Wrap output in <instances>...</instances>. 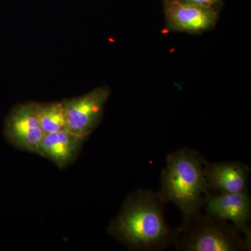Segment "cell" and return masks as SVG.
Returning <instances> with one entry per match:
<instances>
[{"label": "cell", "mask_w": 251, "mask_h": 251, "mask_svg": "<svg viewBox=\"0 0 251 251\" xmlns=\"http://www.w3.org/2000/svg\"><path fill=\"white\" fill-rule=\"evenodd\" d=\"M110 95V88L103 86L81 97L63 100L67 129L87 138L101 121Z\"/></svg>", "instance_id": "4"}, {"label": "cell", "mask_w": 251, "mask_h": 251, "mask_svg": "<svg viewBox=\"0 0 251 251\" xmlns=\"http://www.w3.org/2000/svg\"><path fill=\"white\" fill-rule=\"evenodd\" d=\"M167 27L171 30L198 34L211 29L216 23L214 8L188 4L179 0H165Z\"/></svg>", "instance_id": "7"}, {"label": "cell", "mask_w": 251, "mask_h": 251, "mask_svg": "<svg viewBox=\"0 0 251 251\" xmlns=\"http://www.w3.org/2000/svg\"><path fill=\"white\" fill-rule=\"evenodd\" d=\"M249 167L242 162L208 163L205 179L208 191L216 193H240L247 191Z\"/></svg>", "instance_id": "8"}, {"label": "cell", "mask_w": 251, "mask_h": 251, "mask_svg": "<svg viewBox=\"0 0 251 251\" xmlns=\"http://www.w3.org/2000/svg\"><path fill=\"white\" fill-rule=\"evenodd\" d=\"M4 135L15 148L37 153L45 133L39 124L35 102L19 104L11 110L5 122Z\"/></svg>", "instance_id": "5"}, {"label": "cell", "mask_w": 251, "mask_h": 251, "mask_svg": "<svg viewBox=\"0 0 251 251\" xmlns=\"http://www.w3.org/2000/svg\"><path fill=\"white\" fill-rule=\"evenodd\" d=\"M207 214L229 221L246 237L251 239V204L249 191L240 193H211L205 195Z\"/></svg>", "instance_id": "6"}, {"label": "cell", "mask_w": 251, "mask_h": 251, "mask_svg": "<svg viewBox=\"0 0 251 251\" xmlns=\"http://www.w3.org/2000/svg\"><path fill=\"white\" fill-rule=\"evenodd\" d=\"M207 161L196 150L181 148L168 156L158 194L163 204L172 202L182 213V221L201 211L207 192Z\"/></svg>", "instance_id": "2"}, {"label": "cell", "mask_w": 251, "mask_h": 251, "mask_svg": "<svg viewBox=\"0 0 251 251\" xmlns=\"http://www.w3.org/2000/svg\"><path fill=\"white\" fill-rule=\"evenodd\" d=\"M158 193L139 189L130 193L108 232L132 251H153L173 243L174 231L167 224Z\"/></svg>", "instance_id": "1"}, {"label": "cell", "mask_w": 251, "mask_h": 251, "mask_svg": "<svg viewBox=\"0 0 251 251\" xmlns=\"http://www.w3.org/2000/svg\"><path fill=\"white\" fill-rule=\"evenodd\" d=\"M188 4L197 5L206 8H214V5L217 4L220 0H179Z\"/></svg>", "instance_id": "11"}, {"label": "cell", "mask_w": 251, "mask_h": 251, "mask_svg": "<svg viewBox=\"0 0 251 251\" xmlns=\"http://www.w3.org/2000/svg\"><path fill=\"white\" fill-rule=\"evenodd\" d=\"M36 111L39 124L45 134L67 128L65 111L62 101L36 103Z\"/></svg>", "instance_id": "10"}, {"label": "cell", "mask_w": 251, "mask_h": 251, "mask_svg": "<svg viewBox=\"0 0 251 251\" xmlns=\"http://www.w3.org/2000/svg\"><path fill=\"white\" fill-rule=\"evenodd\" d=\"M85 139L67 128L46 133L39 144L37 154L50 160L59 168H64L75 159Z\"/></svg>", "instance_id": "9"}, {"label": "cell", "mask_w": 251, "mask_h": 251, "mask_svg": "<svg viewBox=\"0 0 251 251\" xmlns=\"http://www.w3.org/2000/svg\"><path fill=\"white\" fill-rule=\"evenodd\" d=\"M251 243L229 221L200 211L182 221L173 244L180 251H240L250 250Z\"/></svg>", "instance_id": "3"}]
</instances>
